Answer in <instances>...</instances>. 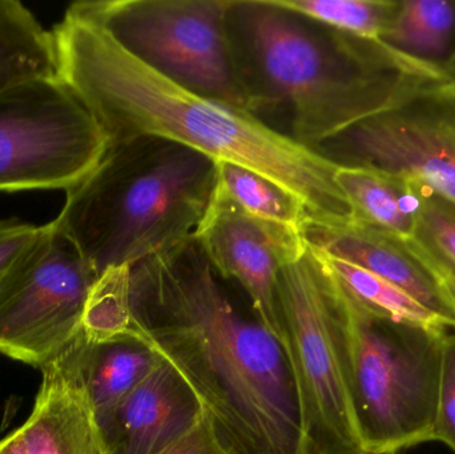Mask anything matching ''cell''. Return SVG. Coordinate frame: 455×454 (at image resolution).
Here are the masks:
<instances>
[{
	"mask_svg": "<svg viewBox=\"0 0 455 454\" xmlns=\"http://www.w3.org/2000/svg\"><path fill=\"white\" fill-rule=\"evenodd\" d=\"M317 251L325 259L350 298L361 308L371 312L374 316L393 320V322L422 325V327L451 330L437 315L425 308L416 299L411 298L405 291L400 290L392 283L361 267L334 258L323 251Z\"/></svg>",
	"mask_w": 455,
	"mask_h": 454,
	"instance_id": "20",
	"label": "cell"
},
{
	"mask_svg": "<svg viewBox=\"0 0 455 454\" xmlns=\"http://www.w3.org/2000/svg\"><path fill=\"white\" fill-rule=\"evenodd\" d=\"M227 28L249 111L283 108L291 138L313 151L435 80L379 40L323 26L273 0H228Z\"/></svg>",
	"mask_w": 455,
	"mask_h": 454,
	"instance_id": "3",
	"label": "cell"
},
{
	"mask_svg": "<svg viewBox=\"0 0 455 454\" xmlns=\"http://www.w3.org/2000/svg\"><path fill=\"white\" fill-rule=\"evenodd\" d=\"M379 42L435 79H455V0H400Z\"/></svg>",
	"mask_w": 455,
	"mask_h": 454,
	"instance_id": "15",
	"label": "cell"
},
{
	"mask_svg": "<svg viewBox=\"0 0 455 454\" xmlns=\"http://www.w3.org/2000/svg\"><path fill=\"white\" fill-rule=\"evenodd\" d=\"M304 235L317 250L405 291L455 331V308L445 282L411 240L357 223L342 227L307 223Z\"/></svg>",
	"mask_w": 455,
	"mask_h": 454,
	"instance_id": "14",
	"label": "cell"
},
{
	"mask_svg": "<svg viewBox=\"0 0 455 454\" xmlns=\"http://www.w3.org/2000/svg\"><path fill=\"white\" fill-rule=\"evenodd\" d=\"M195 239L216 274L240 285L253 314L283 343L278 282L283 267L307 250L304 231L256 220L215 191Z\"/></svg>",
	"mask_w": 455,
	"mask_h": 454,
	"instance_id": "11",
	"label": "cell"
},
{
	"mask_svg": "<svg viewBox=\"0 0 455 454\" xmlns=\"http://www.w3.org/2000/svg\"><path fill=\"white\" fill-rule=\"evenodd\" d=\"M130 267L108 269L91 288L82 317V336L87 343L141 341L130 296Z\"/></svg>",
	"mask_w": 455,
	"mask_h": 454,
	"instance_id": "21",
	"label": "cell"
},
{
	"mask_svg": "<svg viewBox=\"0 0 455 454\" xmlns=\"http://www.w3.org/2000/svg\"><path fill=\"white\" fill-rule=\"evenodd\" d=\"M109 147L95 115L60 76L0 92V192L74 188Z\"/></svg>",
	"mask_w": 455,
	"mask_h": 454,
	"instance_id": "8",
	"label": "cell"
},
{
	"mask_svg": "<svg viewBox=\"0 0 455 454\" xmlns=\"http://www.w3.org/2000/svg\"><path fill=\"white\" fill-rule=\"evenodd\" d=\"M59 76L80 96L109 144L157 136L254 171L291 192L309 223H355L336 164L246 109L197 95L133 58L92 24L66 13L52 31Z\"/></svg>",
	"mask_w": 455,
	"mask_h": 454,
	"instance_id": "2",
	"label": "cell"
},
{
	"mask_svg": "<svg viewBox=\"0 0 455 454\" xmlns=\"http://www.w3.org/2000/svg\"><path fill=\"white\" fill-rule=\"evenodd\" d=\"M448 333L374 316L347 292V388L366 453L400 454L433 442L441 356Z\"/></svg>",
	"mask_w": 455,
	"mask_h": 454,
	"instance_id": "5",
	"label": "cell"
},
{
	"mask_svg": "<svg viewBox=\"0 0 455 454\" xmlns=\"http://www.w3.org/2000/svg\"><path fill=\"white\" fill-rule=\"evenodd\" d=\"M68 349L96 418L114 410L163 360L155 349L139 340L91 344L80 335Z\"/></svg>",
	"mask_w": 455,
	"mask_h": 454,
	"instance_id": "17",
	"label": "cell"
},
{
	"mask_svg": "<svg viewBox=\"0 0 455 454\" xmlns=\"http://www.w3.org/2000/svg\"><path fill=\"white\" fill-rule=\"evenodd\" d=\"M283 344L296 378L304 454H368L353 418L344 349L347 292L307 243L278 282Z\"/></svg>",
	"mask_w": 455,
	"mask_h": 454,
	"instance_id": "6",
	"label": "cell"
},
{
	"mask_svg": "<svg viewBox=\"0 0 455 454\" xmlns=\"http://www.w3.org/2000/svg\"><path fill=\"white\" fill-rule=\"evenodd\" d=\"M228 0H87L66 13L92 24L171 82L248 109L227 28ZM251 112V111H249Z\"/></svg>",
	"mask_w": 455,
	"mask_h": 454,
	"instance_id": "7",
	"label": "cell"
},
{
	"mask_svg": "<svg viewBox=\"0 0 455 454\" xmlns=\"http://www.w3.org/2000/svg\"><path fill=\"white\" fill-rule=\"evenodd\" d=\"M141 341L202 400L230 454H304L296 378L283 344L235 303L196 239L130 267Z\"/></svg>",
	"mask_w": 455,
	"mask_h": 454,
	"instance_id": "1",
	"label": "cell"
},
{
	"mask_svg": "<svg viewBox=\"0 0 455 454\" xmlns=\"http://www.w3.org/2000/svg\"><path fill=\"white\" fill-rule=\"evenodd\" d=\"M204 413L188 381L163 359L98 423L108 454H155L184 436Z\"/></svg>",
	"mask_w": 455,
	"mask_h": 454,
	"instance_id": "13",
	"label": "cell"
},
{
	"mask_svg": "<svg viewBox=\"0 0 455 454\" xmlns=\"http://www.w3.org/2000/svg\"><path fill=\"white\" fill-rule=\"evenodd\" d=\"M411 242L443 279L455 282V203L427 183Z\"/></svg>",
	"mask_w": 455,
	"mask_h": 454,
	"instance_id": "23",
	"label": "cell"
},
{
	"mask_svg": "<svg viewBox=\"0 0 455 454\" xmlns=\"http://www.w3.org/2000/svg\"><path fill=\"white\" fill-rule=\"evenodd\" d=\"M48 76H59L52 31L20 2L0 0V92Z\"/></svg>",
	"mask_w": 455,
	"mask_h": 454,
	"instance_id": "18",
	"label": "cell"
},
{
	"mask_svg": "<svg viewBox=\"0 0 455 454\" xmlns=\"http://www.w3.org/2000/svg\"><path fill=\"white\" fill-rule=\"evenodd\" d=\"M155 454H230L224 447L205 410L200 420L180 439Z\"/></svg>",
	"mask_w": 455,
	"mask_h": 454,
	"instance_id": "25",
	"label": "cell"
},
{
	"mask_svg": "<svg viewBox=\"0 0 455 454\" xmlns=\"http://www.w3.org/2000/svg\"><path fill=\"white\" fill-rule=\"evenodd\" d=\"M216 191L256 220L304 231L310 220L299 199L265 176L233 164L218 162Z\"/></svg>",
	"mask_w": 455,
	"mask_h": 454,
	"instance_id": "19",
	"label": "cell"
},
{
	"mask_svg": "<svg viewBox=\"0 0 455 454\" xmlns=\"http://www.w3.org/2000/svg\"><path fill=\"white\" fill-rule=\"evenodd\" d=\"M286 10L363 39L379 40L400 0H273Z\"/></svg>",
	"mask_w": 455,
	"mask_h": 454,
	"instance_id": "22",
	"label": "cell"
},
{
	"mask_svg": "<svg viewBox=\"0 0 455 454\" xmlns=\"http://www.w3.org/2000/svg\"><path fill=\"white\" fill-rule=\"evenodd\" d=\"M216 184L218 163L207 155L140 136L109 144L53 221L99 277L194 237Z\"/></svg>",
	"mask_w": 455,
	"mask_h": 454,
	"instance_id": "4",
	"label": "cell"
},
{
	"mask_svg": "<svg viewBox=\"0 0 455 454\" xmlns=\"http://www.w3.org/2000/svg\"><path fill=\"white\" fill-rule=\"evenodd\" d=\"M68 348L40 370L34 408L20 426L0 439V454H108Z\"/></svg>",
	"mask_w": 455,
	"mask_h": 454,
	"instance_id": "12",
	"label": "cell"
},
{
	"mask_svg": "<svg viewBox=\"0 0 455 454\" xmlns=\"http://www.w3.org/2000/svg\"><path fill=\"white\" fill-rule=\"evenodd\" d=\"M336 180L352 205L355 223L413 239L424 204V181L361 167H339Z\"/></svg>",
	"mask_w": 455,
	"mask_h": 454,
	"instance_id": "16",
	"label": "cell"
},
{
	"mask_svg": "<svg viewBox=\"0 0 455 454\" xmlns=\"http://www.w3.org/2000/svg\"><path fill=\"white\" fill-rule=\"evenodd\" d=\"M433 442L455 454V333H448L443 341Z\"/></svg>",
	"mask_w": 455,
	"mask_h": 454,
	"instance_id": "24",
	"label": "cell"
},
{
	"mask_svg": "<svg viewBox=\"0 0 455 454\" xmlns=\"http://www.w3.org/2000/svg\"><path fill=\"white\" fill-rule=\"evenodd\" d=\"M39 228L19 219H0V279L34 242Z\"/></svg>",
	"mask_w": 455,
	"mask_h": 454,
	"instance_id": "26",
	"label": "cell"
},
{
	"mask_svg": "<svg viewBox=\"0 0 455 454\" xmlns=\"http://www.w3.org/2000/svg\"><path fill=\"white\" fill-rule=\"evenodd\" d=\"M445 282L446 291H448L449 296H451V303H453L455 308V282L453 280L443 279Z\"/></svg>",
	"mask_w": 455,
	"mask_h": 454,
	"instance_id": "27",
	"label": "cell"
},
{
	"mask_svg": "<svg viewBox=\"0 0 455 454\" xmlns=\"http://www.w3.org/2000/svg\"><path fill=\"white\" fill-rule=\"evenodd\" d=\"M315 152L337 167L419 179L455 203V79L424 83Z\"/></svg>",
	"mask_w": 455,
	"mask_h": 454,
	"instance_id": "10",
	"label": "cell"
},
{
	"mask_svg": "<svg viewBox=\"0 0 455 454\" xmlns=\"http://www.w3.org/2000/svg\"><path fill=\"white\" fill-rule=\"evenodd\" d=\"M93 269L58 228L34 242L0 279V354L42 370L80 335Z\"/></svg>",
	"mask_w": 455,
	"mask_h": 454,
	"instance_id": "9",
	"label": "cell"
}]
</instances>
